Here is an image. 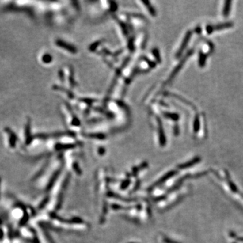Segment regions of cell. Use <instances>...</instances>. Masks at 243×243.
<instances>
[{
    "mask_svg": "<svg viewBox=\"0 0 243 243\" xmlns=\"http://www.w3.org/2000/svg\"><path fill=\"white\" fill-rule=\"evenodd\" d=\"M233 22H224L222 23V24H218L216 25H208L207 26V32L208 34H211L214 31H219V30H222L227 28H230L233 26Z\"/></svg>",
    "mask_w": 243,
    "mask_h": 243,
    "instance_id": "cell-1",
    "label": "cell"
},
{
    "mask_svg": "<svg viewBox=\"0 0 243 243\" xmlns=\"http://www.w3.org/2000/svg\"><path fill=\"white\" fill-rule=\"evenodd\" d=\"M1 182H2V179L1 177H0V187H1Z\"/></svg>",
    "mask_w": 243,
    "mask_h": 243,
    "instance_id": "cell-22",
    "label": "cell"
},
{
    "mask_svg": "<svg viewBox=\"0 0 243 243\" xmlns=\"http://www.w3.org/2000/svg\"><path fill=\"white\" fill-rule=\"evenodd\" d=\"M238 240H239L240 241H243V238H238Z\"/></svg>",
    "mask_w": 243,
    "mask_h": 243,
    "instance_id": "cell-21",
    "label": "cell"
},
{
    "mask_svg": "<svg viewBox=\"0 0 243 243\" xmlns=\"http://www.w3.org/2000/svg\"><path fill=\"white\" fill-rule=\"evenodd\" d=\"M26 131H25V136H26V144L28 145L32 141V136L31 135V131H30V121L28 120V123L26 124Z\"/></svg>",
    "mask_w": 243,
    "mask_h": 243,
    "instance_id": "cell-8",
    "label": "cell"
},
{
    "mask_svg": "<svg viewBox=\"0 0 243 243\" xmlns=\"http://www.w3.org/2000/svg\"><path fill=\"white\" fill-rule=\"evenodd\" d=\"M43 61L45 62V63H48V62H50L51 61V57L49 55H45L43 57Z\"/></svg>",
    "mask_w": 243,
    "mask_h": 243,
    "instance_id": "cell-15",
    "label": "cell"
},
{
    "mask_svg": "<svg viewBox=\"0 0 243 243\" xmlns=\"http://www.w3.org/2000/svg\"><path fill=\"white\" fill-rule=\"evenodd\" d=\"M166 117H169L171 118L172 120H177L179 118V116L176 114H169V113H166L165 114Z\"/></svg>",
    "mask_w": 243,
    "mask_h": 243,
    "instance_id": "cell-13",
    "label": "cell"
},
{
    "mask_svg": "<svg viewBox=\"0 0 243 243\" xmlns=\"http://www.w3.org/2000/svg\"><path fill=\"white\" fill-rule=\"evenodd\" d=\"M193 51H194V49H191V50H190L187 54H186V56H185V58L182 59V60L180 62V64L177 66V67H176V68H175V70H174V71L172 72V75H171V76H170V78H174V76H175V75L177 74V72L179 71V70L181 68V67L182 66V65L184 64V62H186V59H187L189 56H191L192 54V53H193Z\"/></svg>",
    "mask_w": 243,
    "mask_h": 243,
    "instance_id": "cell-4",
    "label": "cell"
},
{
    "mask_svg": "<svg viewBox=\"0 0 243 243\" xmlns=\"http://www.w3.org/2000/svg\"><path fill=\"white\" fill-rule=\"evenodd\" d=\"M176 174V171H171V172L167 173V174H165L164 176H163L162 178H161L160 179H159L158 182H155L154 184H153L151 186V187L149 188V191H151V190H152L153 188H154L157 186L161 184L162 183H164L165 181L167 180H168L169 178H171V177H172V176H174Z\"/></svg>",
    "mask_w": 243,
    "mask_h": 243,
    "instance_id": "cell-2",
    "label": "cell"
},
{
    "mask_svg": "<svg viewBox=\"0 0 243 243\" xmlns=\"http://www.w3.org/2000/svg\"><path fill=\"white\" fill-rule=\"evenodd\" d=\"M2 224V220H1V219H0V224Z\"/></svg>",
    "mask_w": 243,
    "mask_h": 243,
    "instance_id": "cell-23",
    "label": "cell"
},
{
    "mask_svg": "<svg viewBox=\"0 0 243 243\" xmlns=\"http://www.w3.org/2000/svg\"><path fill=\"white\" fill-rule=\"evenodd\" d=\"M45 236H46L47 239L48 240V241H49V242H50V243H55V242H54V241H53V239L51 238V236H49V234L45 230Z\"/></svg>",
    "mask_w": 243,
    "mask_h": 243,
    "instance_id": "cell-18",
    "label": "cell"
},
{
    "mask_svg": "<svg viewBox=\"0 0 243 243\" xmlns=\"http://www.w3.org/2000/svg\"><path fill=\"white\" fill-rule=\"evenodd\" d=\"M200 55H199V66L201 67H203L205 64L206 61V55L203 53H202L201 51L200 52Z\"/></svg>",
    "mask_w": 243,
    "mask_h": 243,
    "instance_id": "cell-12",
    "label": "cell"
},
{
    "mask_svg": "<svg viewBox=\"0 0 243 243\" xmlns=\"http://www.w3.org/2000/svg\"><path fill=\"white\" fill-rule=\"evenodd\" d=\"M49 197H46L45 199H44L43 200V201L41 203L39 204V209H43V207H45V205L47 203V202L49 201Z\"/></svg>",
    "mask_w": 243,
    "mask_h": 243,
    "instance_id": "cell-14",
    "label": "cell"
},
{
    "mask_svg": "<svg viewBox=\"0 0 243 243\" xmlns=\"http://www.w3.org/2000/svg\"><path fill=\"white\" fill-rule=\"evenodd\" d=\"M130 183H131V181H130L129 180H126L125 182H124L122 183V184L121 186V188L122 189H125L130 184Z\"/></svg>",
    "mask_w": 243,
    "mask_h": 243,
    "instance_id": "cell-17",
    "label": "cell"
},
{
    "mask_svg": "<svg viewBox=\"0 0 243 243\" xmlns=\"http://www.w3.org/2000/svg\"><path fill=\"white\" fill-rule=\"evenodd\" d=\"M230 7H231V1H226L225 2L224 11H223V14L225 17H227L228 16L230 11Z\"/></svg>",
    "mask_w": 243,
    "mask_h": 243,
    "instance_id": "cell-9",
    "label": "cell"
},
{
    "mask_svg": "<svg viewBox=\"0 0 243 243\" xmlns=\"http://www.w3.org/2000/svg\"><path fill=\"white\" fill-rule=\"evenodd\" d=\"M23 210H24V215H23V217H22V218L21 219V221H20V223H19V224H20V226H22L25 225V224H26V223H27V222H28V218H29L28 214L27 211H26L25 208V209H23Z\"/></svg>",
    "mask_w": 243,
    "mask_h": 243,
    "instance_id": "cell-10",
    "label": "cell"
},
{
    "mask_svg": "<svg viewBox=\"0 0 243 243\" xmlns=\"http://www.w3.org/2000/svg\"><path fill=\"white\" fill-rule=\"evenodd\" d=\"M164 242L165 243H179V242H176V241H172V240L169 239L168 238H164Z\"/></svg>",
    "mask_w": 243,
    "mask_h": 243,
    "instance_id": "cell-19",
    "label": "cell"
},
{
    "mask_svg": "<svg viewBox=\"0 0 243 243\" xmlns=\"http://www.w3.org/2000/svg\"><path fill=\"white\" fill-rule=\"evenodd\" d=\"M7 132H8L9 136V146H10V147H12V148H14L16 146V140H17V136H16L14 133L12 131H10V130L7 131Z\"/></svg>",
    "mask_w": 243,
    "mask_h": 243,
    "instance_id": "cell-6",
    "label": "cell"
},
{
    "mask_svg": "<svg viewBox=\"0 0 243 243\" xmlns=\"http://www.w3.org/2000/svg\"><path fill=\"white\" fill-rule=\"evenodd\" d=\"M59 173H60V170H59H59L56 171V172L54 173V175L52 176V177H51V178L50 179V180H49L47 186V187H46V191H49V190H50V189L51 188V187L53 186V185H54V184L55 183V182L56 181V180H57V178H58V176H59Z\"/></svg>",
    "mask_w": 243,
    "mask_h": 243,
    "instance_id": "cell-7",
    "label": "cell"
},
{
    "mask_svg": "<svg viewBox=\"0 0 243 243\" xmlns=\"http://www.w3.org/2000/svg\"><path fill=\"white\" fill-rule=\"evenodd\" d=\"M4 232H3L2 229L0 228V241H2V240L4 238Z\"/></svg>",
    "mask_w": 243,
    "mask_h": 243,
    "instance_id": "cell-20",
    "label": "cell"
},
{
    "mask_svg": "<svg viewBox=\"0 0 243 243\" xmlns=\"http://www.w3.org/2000/svg\"><path fill=\"white\" fill-rule=\"evenodd\" d=\"M145 165H147V164H143L142 165V166L141 167V166H140V167H139V168H134L133 169V170H132V174H136V173H137L140 169H142V168H145Z\"/></svg>",
    "mask_w": 243,
    "mask_h": 243,
    "instance_id": "cell-16",
    "label": "cell"
},
{
    "mask_svg": "<svg viewBox=\"0 0 243 243\" xmlns=\"http://www.w3.org/2000/svg\"><path fill=\"white\" fill-rule=\"evenodd\" d=\"M200 161H201V158L197 157V158H193L192 160L185 163V164H182L179 165L178 167L180 169H186V168H188L190 167H191V166L194 165L195 164H197V163H199Z\"/></svg>",
    "mask_w": 243,
    "mask_h": 243,
    "instance_id": "cell-5",
    "label": "cell"
},
{
    "mask_svg": "<svg viewBox=\"0 0 243 243\" xmlns=\"http://www.w3.org/2000/svg\"><path fill=\"white\" fill-rule=\"evenodd\" d=\"M199 127H200V120H199V115L195 116V120H194V124H193V128H194V132H197L199 131Z\"/></svg>",
    "mask_w": 243,
    "mask_h": 243,
    "instance_id": "cell-11",
    "label": "cell"
},
{
    "mask_svg": "<svg viewBox=\"0 0 243 243\" xmlns=\"http://www.w3.org/2000/svg\"><path fill=\"white\" fill-rule=\"evenodd\" d=\"M192 36V32L191 31H188L187 33L186 34L185 37L184 39V41H183L182 45L180 46V47L179 51L177 52V54H176V56L177 57H179V56H180V55L182 54V53L183 51V50L185 49V47L187 45V43L188 42L190 41V39H191V37Z\"/></svg>",
    "mask_w": 243,
    "mask_h": 243,
    "instance_id": "cell-3",
    "label": "cell"
}]
</instances>
